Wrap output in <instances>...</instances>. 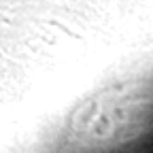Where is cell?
<instances>
[{
  "mask_svg": "<svg viewBox=\"0 0 153 153\" xmlns=\"http://www.w3.org/2000/svg\"><path fill=\"white\" fill-rule=\"evenodd\" d=\"M136 104L130 89H111L100 94L94 100V111L83 108L76 117V126L81 128V136L91 140H115L121 134H128L132 126H136Z\"/></svg>",
  "mask_w": 153,
  "mask_h": 153,
  "instance_id": "6da1fadb",
  "label": "cell"
}]
</instances>
